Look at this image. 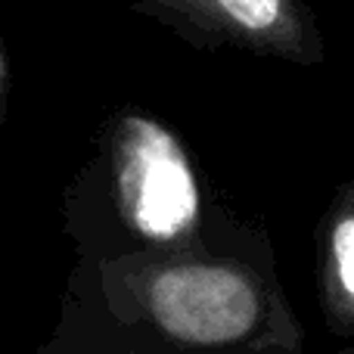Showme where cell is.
Here are the masks:
<instances>
[{"label":"cell","mask_w":354,"mask_h":354,"mask_svg":"<svg viewBox=\"0 0 354 354\" xmlns=\"http://www.w3.org/2000/svg\"><path fill=\"white\" fill-rule=\"evenodd\" d=\"M115 180L124 218L147 239H177L199 218V187L177 137L159 122L124 115L115 128Z\"/></svg>","instance_id":"cell-1"},{"label":"cell","mask_w":354,"mask_h":354,"mask_svg":"<svg viewBox=\"0 0 354 354\" xmlns=\"http://www.w3.org/2000/svg\"><path fill=\"white\" fill-rule=\"evenodd\" d=\"M3 97H6V59H3V47H0V115H3Z\"/></svg>","instance_id":"cell-5"},{"label":"cell","mask_w":354,"mask_h":354,"mask_svg":"<svg viewBox=\"0 0 354 354\" xmlns=\"http://www.w3.org/2000/svg\"><path fill=\"white\" fill-rule=\"evenodd\" d=\"M149 311L180 342L224 345L255 326L258 295L236 270L183 264L162 270L149 283Z\"/></svg>","instance_id":"cell-2"},{"label":"cell","mask_w":354,"mask_h":354,"mask_svg":"<svg viewBox=\"0 0 354 354\" xmlns=\"http://www.w3.org/2000/svg\"><path fill=\"white\" fill-rule=\"evenodd\" d=\"M333 258L342 289L354 299V214H345L333 230Z\"/></svg>","instance_id":"cell-4"},{"label":"cell","mask_w":354,"mask_h":354,"mask_svg":"<svg viewBox=\"0 0 354 354\" xmlns=\"http://www.w3.org/2000/svg\"><path fill=\"white\" fill-rule=\"evenodd\" d=\"M187 22L224 35L249 50L308 59L311 28L292 0H159Z\"/></svg>","instance_id":"cell-3"}]
</instances>
